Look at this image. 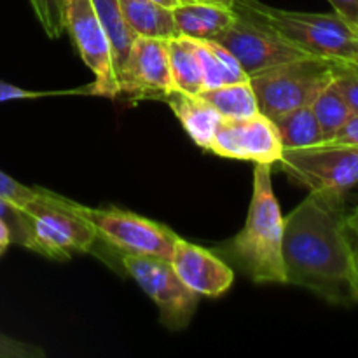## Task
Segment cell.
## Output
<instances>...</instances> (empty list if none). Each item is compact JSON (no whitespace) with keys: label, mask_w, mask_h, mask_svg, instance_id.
Listing matches in <instances>:
<instances>
[{"label":"cell","mask_w":358,"mask_h":358,"mask_svg":"<svg viewBox=\"0 0 358 358\" xmlns=\"http://www.w3.org/2000/svg\"><path fill=\"white\" fill-rule=\"evenodd\" d=\"M41 192L42 189L27 187V185L20 184V182L14 180V178L9 177L7 173L0 171V198H3L6 201L23 208L24 205L41 198Z\"/></svg>","instance_id":"cell-25"},{"label":"cell","mask_w":358,"mask_h":358,"mask_svg":"<svg viewBox=\"0 0 358 358\" xmlns=\"http://www.w3.org/2000/svg\"><path fill=\"white\" fill-rule=\"evenodd\" d=\"M91 3H93L94 13H96L98 20H100L108 41H110L112 58H114V70L115 77H117L119 94H121L126 65H128L129 52H131L133 42H135L136 35L133 34L131 28L126 23L124 16H122L121 6H119V0H91Z\"/></svg>","instance_id":"cell-17"},{"label":"cell","mask_w":358,"mask_h":358,"mask_svg":"<svg viewBox=\"0 0 358 358\" xmlns=\"http://www.w3.org/2000/svg\"><path fill=\"white\" fill-rule=\"evenodd\" d=\"M273 122L278 129L283 150L304 149V147L324 142L320 124H318L310 105L294 108L287 114L278 115L276 119H273Z\"/></svg>","instance_id":"cell-19"},{"label":"cell","mask_w":358,"mask_h":358,"mask_svg":"<svg viewBox=\"0 0 358 358\" xmlns=\"http://www.w3.org/2000/svg\"><path fill=\"white\" fill-rule=\"evenodd\" d=\"M65 30L72 37L83 62L93 72L94 83L91 91L101 96H117L119 84L110 41L91 0H65Z\"/></svg>","instance_id":"cell-9"},{"label":"cell","mask_w":358,"mask_h":358,"mask_svg":"<svg viewBox=\"0 0 358 358\" xmlns=\"http://www.w3.org/2000/svg\"><path fill=\"white\" fill-rule=\"evenodd\" d=\"M327 142L332 143H345V145H357L358 147V114L353 112L348 117V121L339 128V131Z\"/></svg>","instance_id":"cell-27"},{"label":"cell","mask_w":358,"mask_h":358,"mask_svg":"<svg viewBox=\"0 0 358 358\" xmlns=\"http://www.w3.org/2000/svg\"><path fill=\"white\" fill-rule=\"evenodd\" d=\"M310 107L317 117L318 124H320L324 142L331 140L353 114L350 105L346 103L345 96L332 80L318 93V96L315 98Z\"/></svg>","instance_id":"cell-22"},{"label":"cell","mask_w":358,"mask_h":358,"mask_svg":"<svg viewBox=\"0 0 358 358\" xmlns=\"http://www.w3.org/2000/svg\"><path fill=\"white\" fill-rule=\"evenodd\" d=\"M191 42L196 55H198L205 90L224 86V84L247 83L248 76L241 69L238 59L224 45H220L215 41H194V38H191Z\"/></svg>","instance_id":"cell-18"},{"label":"cell","mask_w":358,"mask_h":358,"mask_svg":"<svg viewBox=\"0 0 358 358\" xmlns=\"http://www.w3.org/2000/svg\"><path fill=\"white\" fill-rule=\"evenodd\" d=\"M126 273L159 308L161 324L170 331H184L198 308V294L184 285L170 261L150 255L122 254Z\"/></svg>","instance_id":"cell-8"},{"label":"cell","mask_w":358,"mask_h":358,"mask_svg":"<svg viewBox=\"0 0 358 358\" xmlns=\"http://www.w3.org/2000/svg\"><path fill=\"white\" fill-rule=\"evenodd\" d=\"M283 217L271 184V166L254 170V194L245 226L233 240L217 248L224 259L257 283H285L282 257Z\"/></svg>","instance_id":"cell-2"},{"label":"cell","mask_w":358,"mask_h":358,"mask_svg":"<svg viewBox=\"0 0 358 358\" xmlns=\"http://www.w3.org/2000/svg\"><path fill=\"white\" fill-rule=\"evenodd\" d=\"M178 121L182 122L192 142L201 149L210 150L212 138L222 115L198 94H187L175 90L163 98Z\"/></svg>","instance_id":"cell-14"},{"label":"cell","mask_w":358,"mask_h":358,"mask_svg":"<svg viewBox=\"0 0 358 358\" xmlns=\"http://www.w3.org/2000/svg\"><path fill=\"white\" fill-rule=\"evenodd\" d=\"M41 93H35V91H27L21 90V87L13 86V84H7L0 80V103L2 101H10V100H23V98H35Z\"/></svg>","instance_id":"cell-28"},{"label":"cell","mask_w":358,"mask_h":358,"mask_svg":"<svg viewBox=\"0 0 358 358\" xmlns=\"http://www.w3.org/2000/svg\"><path fill=\"white\" fill-rule=\"evenodd\" d=\"M166 45L175 87L187 94L201 93L205 90V86H203V73L201 66H199L198 55H196L194 48H192L191 38H168Z\"/></svg>","instance_id":"cell-20"},{"label":"cell","mask_w":358,"mask_h":358,"mask_svg":"<svg viewBox=\"0 0 358 358\" xmlns=\"http://www.w3.org/2000/svg\"><path fill=\"white\" fill-rule=\"evenodd\" d=\"M198 96L208 101L222 117H248V115H254L259 112L257 98H255V93L248 80L247 83L224 84V86L203 90Z\"/></svg>","instance_id":"cell-21"},{"label":"cell","mask_w":358,"mask_h":358,"mask_svg":"<svg viewBox=\"0 0 358 358\" xmlns=\"http://www.w3.org/2000/svg\"><path fill=\"white\" fill-rule=\"evenodd\" d=\"M355 27H357V30H358V23H355Z\"/></svg>","instance_id":"cell-35"},{"label":"cell","mask_w":358,"mask_h":358,"mask_svg":"<svg viewBox=\"0 0 358 358\" xmlns=\"http://www.w3.org/2000/svg\"><path fill=\"white\" fill-rule=\"evenodd\" d=\"M173 17L180 37L213 41L236 20V13L231 7L217 3H178L173 9Z\"/></svg>","instance_id":"cell-15"},{"label":"cell","mask_w":358,"mask_h":358,"mask_svg":"<svg viewBox=\"0 0 358 358\" xmlns=\"http://www.w3.org/2000/svg\"><path fill=\"white\" fill-rule=\"evenodd\" d=\"M175 90L166 41L136 37L126 65L121 94L164 98Z\"/></svg>","instance_id":"cell-12"},{"label":"cell","mask_w":358,"mask_h":358,"mask_svg":"<svg viewBox=\"0 0 358 358\" xmlns=\"http://www.w3.org/2000/svg\"><path fill=\"white\" fill-rule=\"evenodd\" d=\"M210 150L220 157L268 166L280 163L283 154L275 122L261 112L248 117L220 119Z\"/></svg>","instance_id":"cell-10"},{"label":"cell","mask_w":358,"mask_h":358,"mask_svg":"<svg viewBox=\"0 0 358 358\" xmlns=\"http://www.w3.org/2000/svg\"><path fill=\"white\" fill-rule=\"evenodd\" d=\"M350 296H352V303L358 304V252H355V261H353L352 280H350Z\"/></svg>","instance_id":"cell-31"},{"label":"cell","mask_w":358,"mask_h":358,"mask_svg":"<svg viewBox=\"0 0 358 358\" xmlns=\"http://www.w3.org/2000/svg\"><path fill=\"white\" fill-rule=\"evenodd\" d=\"M34 226L35 252L52 261H69L72 252H93L98 234L83 217L70 212L63 196L42 189L41 198L23 206Z\"/></svg>","instance_id":"cell-7"},{"label":"cell","mask_w":358,"mask_h":358,"mask_svg":"<svg viewBox=\"0 0 358 358\" xmlns=\"http://www.w3.org/2000/svg\"><path fill=\"white\" fill-rule=\"evenodd\" d=\"M282 170L310 191L345 196L358 185V147L322 142L304 149L283 150Z\"/></svg>","instance_id":"cell-6"},{"label":"cell","mask_w":358,"mask_h":358,"mask_svg":"<svg viewBox=\"0 0 358 358\" xmlns=\"http://www.w3.org/2000/svg\"><path fill=\"white\" fill-rule=\"evenodd\" d=\"M233 9L311 58L358 63V30L341 14L283 10L259 0H234Z\"/></svg>","instance_id":"cell-3"},{"label":"cell","mask_w":358,"mask_h":358,"mask_svg":"<svg viewBox=\"0 0 358 358\" xmlns=\"http://www.w3.org/2000/svg\"><path fill=\"white\" fill-rule=\"evenodd\" d=\"M346 229H348L353 250L358 252V208L353 210L352 213H346Z\"/></svg>","instance_id":"cell-30"},{"label":"cell","mask_w":358,"mask_h":358,"mask_svg":"<svg viewBox=\"0 0 358 358\" xmlns=\"http://www.w3.org/2000/svg\"><path fill=\"white\" fill-rule=\"evenodd\" d=\"M66 208L83 217L96 231L98 238L122 254L150 255L171 261L178 236L164 224L119 208H91L63 198Z\"/></svg>","instance_id":"cell-5"},{"label":"cell","mask_w":358,"mask_h":358,"mask_svg":"<svg viewBox=\"0 0 358 358\" xmlns=\"http://www.w3.org/2000/svg\"><path fill=\"white\" fill-rule=\"evenodd\" d=\"M122 16L136 37L168 38L180 37L175 24L173 9L152 0H119Z\"/></svg>","instance_id":"cell-16"},{"label":"cell","mask_w":358,"mask_h":358,"mask_svg":"<svg viewBox=\"0 0 358 358\" xmlns=\"http://www.w3.org/2000/svg\"><path fill=\"white\" fill-rule=\"evenodd\" d=\"M213 41L224 45L238 59L248 77L273 69V66L283 65V63L311 58L306 52L287 44L275 34L262 28L261 24L254 23L238 13L236 20L226 30L220 31Z\"/></svg>","instance_id":"cell-11"},{"label":"cell","mask_w":358,"mask_h":358,"mask_svg":"<svg viewBox=\"0 0 358 358\" xmlns=\"http://www.w3.org/2000/svg\"><path fill=\"white\" fill-rule=\"evenodd\" d=\"M332 83L341 91L352 112L358 114V63H336Z\"/></svg>","instance_id":"cell-24"},{"label":"cell","mask_w":358,"mask_h":358,"mask_svg":"<svg viewBox=\"0 0 358 358\" xmlns=\"http://www.w3.org/2000/svg\"><path fill=\"white\" fill-rule=\"evenodd\" d=\"M152 2L159 3V6L168 7V9H175L178 6V0H152Z\"/></svg>","instance_id":"cell-34"},{"label":"cell","mask_w":358,"mask_h":358,"mask_svg":"<svg viewBox=\"0 0 358 358\" xmlns=\"http://www.w3.org/2000/svg\"><path fill=\"white\" fill-rule=\"evenodd\" d=\"M44 350L0 332V358H42Z\"/></svg>","instance_id":"cell-26"},{"label":"cell","mask_w":358,"mask_h":358,"mask_svg":"<svg viewBox=\"0 0 358 358\" xmlns=\"http://www.w3.org/2000/svg\"><path fill=\"white\" fill-rule=\"evenodd\" d=\"M285 283L303 287L331 304L352 303L353 250L346 229L345 196L310 191L283 219Z\"/></svg>","instance_id":"cell-1"},{"label":"cell","mask_w":358,"mask_h":358,"mask_svg":"<svg viewBox=\"0 0 358 358\" xmlns=\"http://www.w3.org/2000/svg\"><path fill=\"white\" fill-rule=\"evenodd\" d=\"M35 17L51 38L65 31V0H28Z\"/></svg>","instance_id":"cell-23"},{"label":"cell","mask_w":358,"mask_h":358,"mask_svg":"<svg viewBox=\"0 0 358 358\" xmlns=\"http://www.w3.org/2000/svg\"><path fill=\"white\" fill-rule=\"evenodd\" d=\"M178 3H217V6L231 7L233 9L234 0H178Z\"/></svg>","instance_id":"cell-33"},{"label":"cell","mask_w":358,"mask_h":358,"mask_svg":"<svg viewBox=\"0 0 358 358\" xmlns=\"http://www.w3.org/2000/svg\"><path fill=\"white\" fill-rule=\"evenodd\" d=\"M336 63L303 58L250 76L248 83L257 98L259 112L273 121L294 108L311 105L334 77Z\"/></svg>","instance_id":"cell-4"},{"label":"cell","mask_w":358,"mask_h":358,"mask_svg":"<svg viewBox=\"0 0 358 358\" xmlns=\"http://www.w3.org/2000/svg\"><path fill=\"white\" fill-rule=\"evenodd\" d=\"M332 7L334 13L341 14L352 23H358V0H327Z\"/></svg>","instance_id":"cell-29"},{"label":"cell","mask_w":358,"mask_h":358,"mask_svg":"<svg viewBox=\"0 0 358 358\" xmlns=\"http://www.w3.org/2000/svg\"><path fill=\"white\" fill-rule=\"evenodd\" d=\"M170 264L184 285L198 296L219 297L234 282V271L222 257L182 238L175 243Z\"/></svg>","instance_id":"cell-13"},{"label":"cell","mask_w":358,"mask_h":358,"mask_svg":"<svg viewBox=\"0 0 358 358\" xmlns=\"http://www.w3.org/2000/svg\"><path fill=\"white\" fill-rule=\"evenodd\" d=\"M10 243H13V240H10L9 227H7V224L3 220H0V255L9 248Z\"/></svg>","instance_id":"cell-32"}]
</instances>
